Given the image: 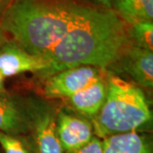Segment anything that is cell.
Segmentation results:
<instances>
[{
	"label": "cell",
	"instance_id": "1",
	"mask_svg": "<svg viewBox=\"0 0 153 153\" xmlns=\"http://www.w3.org/2000/svg\"><path fill=\"white\" fill-rule=\"evenodd\" d=\"M128 26L112 10L86 3L48 56V75L80 66L105 69L114 65L133 44Z\"/></svg>",
	"mask_w": 153,
	"mask_h": 153
},
{
	"label": "cell",
	"instance_id": "2",
	"mask_svg": "<svg viewBox=\"0 0 153 153\" xmlns=\"http://www.w3.org/2000/svg\"><path fill=\"white\" fill-rule=\"evenodd\" d=\"M85 4L82 0H12L0 27L22 49L47 60Z\"/></svg>",
	"mask_w": 153,
	"mask_h": 153
},
{
	"label": "cell",
	"instance_id": "3",
	"mask_svg": "<svg viewBox=\"0 0 153 153\" xmlns=\"http://www.w3.org/2000/svg\"><path fill=\"white\" fill-rule=\"evenodd\" d=\"M107 92L94 118V134L100 139L138 132L152 120V113L140 88L119 76L107 74Z\"/></svg>",
	"mask_w": 153,
	"mask_h": 153
},
{
	"label": "cell",
	"instance_id": "4",
	"mask_svg": "<svg viewBox=\"0 0 153 153\" xmlns=\"http://www.w3.org/2000/svg\"><path fill=\"white\" fill-rule=\"evenodd\" d=\"M103 69L80 66L59 71L49 77L44 87L47 99H69L90 85L104 72Z\"/></svg>",
	"mask_w": 153,
	"mask_h": 153
},
{
	"label": "cell",
	"instance_id": "5",
	"mask_svg": "<svg viewBox=\"0 0 153 153\" xmlns=\"http://www.w3.org/2000/svg\"><path fill=\"white\" fill-rule=\"evenodd\" d=\"M28 116L34 153H65L57 136L55 112L49 107L38 106L28 111Z\"/></svg>",
	"mask_w": 153,
	"mask_h": 153
},
{
	"label": "cell",
	"instance_id": "6",
	"mask_svg": "<svg viewBox=\"0 0 153 153\" xmlns=\"http://www.w3.org/2000/svg\"><path fill=\"white\" fill-rule=\"evenodd\" d=\"M49 69L45 59L28 53L10 39L0 47V73L4 79L24 72L48 73Z\"/></svg>",
	"mask_w": 153,
	"mask_h": 153
},
{
	"label": "cell",
	"instance_id": "7",
	"mask_svg": "<svg viewBox=\"0 0 153 153\" xmlns=\"http://www.w3.org/2000/svg\"><path fill=\"white\" fill-rule=\"evenodd\" d=\"M55 127L65 153H71L82 147L95 136L93 124L88 119L63 110L55 115Z\"/></svg>",
	"mask_w": 153,
	"mask_h": 153
},
{
	"label": "cell",
	"instance_id": "8",
	"mask_svg": "<svg viewBox=\"0 0 153 153\" xmlns=\"http://www.w3.org/2000/svg\"><path fill=\"white\" fill-rule=\"evenodd\" d=\"M116 63H119L121 69L125 71L139 85L152 88V51L142 49L132 44Z\"/></svg>",
	"mask_w": 153,
	"mask_h": 153
},
{
	"label": "cell",
	"instance_id": "9",
	"mask_svg": "<svg viewBox=\"0 0 153 153\" xmlns=\"http://www.w3.org/2000/svg\"><path fill=\"white\" fill-rule=\"evenodd\" d=\"M104 73L90 85L73 94L69 104L77 112L94 118L103 105L107 92V78Z\"/></svg>",
	"mask_w": 153,
	"mask_h": 153
},
{
	"label": "cell",
	"instance_id": "10",
	"mask_svg": "<svg viewBox=\"0 0 153 153\" xmlns=\"http://www.w3.org/2000/svg\"><path fill=\"white\" fill-rule=\"evenodd\" d=\"M30 130L28 111L22 109L6 91L0 92V132L21 135Z\"/></svg>",
	"mask_w": 153,
	"mask_h": 153
},
{
	"label": "cell",
	"instance_id": "11",
	"mask_svg": "<svg viewBox=\"0 0 153 153\" xmlns=\"http://www.w3.org/2000/svg\"><path fill=\"white\" fill-rule=\"evenodd\" d=\"M101 140L104 153H153L150 137L140 132L113 134Z\"/></svg>",
	"mask_w": 153,
	"mask_h": 153
},
{
	"label": "cell",
	"instance_id": "12",
	"mask_svg": "<svg viewBox=\"0 0 153 153\" xmlns=\"http://www.w3.org/2000/svg\"><path fill=\"white\" fill-rule=\"evenodd\" d=\"M111 10L128 25L152 21L153 0H115Z\"/></svg>",
	"mask_w": 153,
	"mask_h": 153
},
{
	"label": "cell",
	"instance_id": "13",
	"mask_svg": "<svg viewBox=\"0 0 153 153\" xmlns=\"http://www.w3.org/2000/svg\"><path fill=\"white\" fill-rule=\"evenodd\" d=\"M130 26L129 37L133 44L142 49L153 51L152 21L136 22Z\"/></svg>",
	"mask_w": 153,
	"mask_h": 153
},
{
	"label": "cell",
	"instance_id": "14",
	"mask_svg": "<svg viewBox=\"0 0 153 153\" xmlns=\"http://www.w3.org/2000/svg\"><path fill=\"white\" fill-rule=\"evenodd\" d=\"M0 146L4 153H34L32 144L21 135L0 132Z\"/></svg>",
	"mask_w": 153,
	"mask_h": 153
},
{
	"label": "cell",
	"instance_id": "15",
	"mask_svg": "<svg viewBox=\"0 0 153 153\" xmlns=\"http://www.w3.org/2000/svg\"><path fill=\"white\" fill-rule=\"evenodd\" d=\"M71 153H104L102 140L94 136L85 146Z\"/></svg>",
	"mask_w": 153,
	"mask_h": 153
},
{
	"label": "cell",
	"instance_id": "16",
	"mask_svg": "<svg viewBox=\"0 0 153 153\" xmlns=\"http://www.w3.org/2000/svg\"><path fill=\"white\" fill-rule=\"evenodd\" d=\"M88 4H91L93 5L99 6L105 9H112V5L114 4L115 0H86Z\"/></svg>",
	"mask_w": 153,
	"mask_h": 153
},
{
	"label": "cell",
	"instance_id": "17",
	"mask_svg": "<svg viewBox=\"0 0 153 153\" xmlns=\"http://www.w3.org/2000/svg\"><path fill=\"white\" fill-rule=\"evenodd\" d=\"M11 1L12 0H0V20L2 19L6 10L10 4Z\"/></svg>",
	"mask_w": 153,
	"mask_h": 153
},
{
	"label": "cell",
	"instance_id": "18",
	"mask_svg": "<svg viewBox=\"0 0 153 153\" xmlns=\"http://www.w3.org/2000/svg\"><path fill=\"white\" fill-rule=\"evenodd\" d=\"M9 40H10V38L7 36V34L2 30V28L0 27V47L5 44L6 42H8Z\"/></svg>",
	"mask_w": 153,
	"mask_h": 153
},
{
	"label": "cell",
	"instance_id": "19",
	"mask_svg": "<svg viewBox=\"0 0 153 153\" xmlns=\"http://www.w3.org/2000/svg\"><path fill=\"white\" fill-rule=\"evenodd\" d=\"M5 91V88H4V76L1 75L0 73V92Z\"/></svg>",
	"mask_w": 153,
	"mask_h": 153
}]
</instances>
